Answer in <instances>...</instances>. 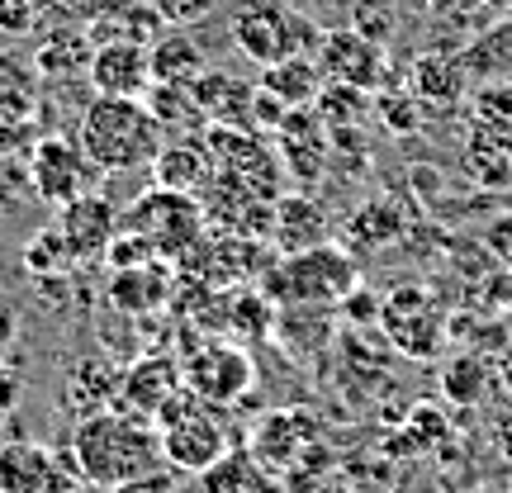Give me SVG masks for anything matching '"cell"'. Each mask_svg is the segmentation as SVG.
I'll return each mask as SVG.
<instances>
[{
  "instance_id": "6da1fadb",
  "label": "cell",
  "mask_w": 512,
  "mask_h": 493,
  "mask_svg": "<svg viewBox=\"0 0 512 493\" xmlns=\"http://www.w3.org/2000/svg\"><path fill=\"white\" fill-rule=\"evenodd\" d=\"M72 465L91 489H124L133 479L162 470V432L152 418H138L128 408H100L72 427Z\"/></svg>"
},
{
  "instance_id": "7a4b0ae2",
  "label": "cell",
  "mask_w": 512,
  "mask_h": 493,
  "mask_svg": "<svg viewBox=\"0 0 512 493\" xmlns=\"http://www.w3.org/2000/svg\"><path fill=\"white\" fill-rule=\"evenodd\" d=\"M76 143H81V152L91 157V166L100 176H133V171H152L166 133L152 119L147 100L95 95L91 105L81 110Z\"/></svg>"
},
{
  "instance_id": "3957f363",
  "label": "cell",
  "mask_w": 512,
  "mask_h": 493,
  "mask_svg": "<svg viewBox=\"0 0 512 493\" xmlns=\"http://www.w3.org/2000/svg\"><path fill=\"white\" fill-rule=\"evenodd\" d=\"M361 285V271L342 247H309V252L280 256V266L266 275V294L280 309H337Z\"/></svg>"
},
{
  "instance_id": "277c9868",
  "label": "cell",
  "mask_w": 512,
  "mask_h": 493,
  "mask_svg": "<svg viewBox=\"0 0 512 493\" xmlns=\"http://www.w3.org/2000/svg\"><path fill=\"white\" fill-rule=\"evenodd\" d=\"M228 29H233V48L247 62H256V72L285 57L318 53L323 43V29L313 24V15L294 10L290 0H242Z\"/></svg>"
},
{
  "instance_id": "5b68a950",
  "label": "cell",
  "mask_w": 512,
  "mask_h": 493,
  "mask_svg": "<svg viewBox=\"0 0 512 493\" xmlns=\"http://www.w3.org/2000/svg\"><path fill=\"white\" fill-rule=\"evenodd\" d=\"M119 228L147 238L162 261H185V256L204 242L209 214H204L200 195H181V190L152 185V190H143V195L119 214Z\"/></svg>"
},
{
  "instance_id": "8992f818",
  "label": "cell",
  "mask_w": 512,
  "mask_h": 493,
  "mask_svg": "<svg viewBox=\"0 0 512 493\" xmlns=\"http://www.w3.org/2000/svg\"><path fill=\"white\" fill-rule=\"evenodd\" d=\"M157 432H162V456L171 470L185 475H204L209 465H219L228 456V432H223L219 413L200 403L190 389H181L176 399L157 413Z\"/></svg>"
},
{
  "instance_id": "52a82bcc",
  "label": "cell",
  "mask_w": 512,
  "mask_h": 493,
  "mask_svg": "<svg viewBox=\"0 0 512 493\" xmlns=\"http://www.w3.org/2000/svg\"><path fill=\"white\" fill-rule=\"evenodd\" d=\"M204 143L214 157V181L233 185L252 200L275 204L280 200V157H275L266 138L256 128H228V124H209L204 128Z\"/></svg>"
},
{
  "instance_id": "ba28073f",
  "label": "cell",
  "mask_w": 512,
  "mask_h": 493,
  "mask_svg": "<svg viewBox=\"0 0 512 493\" xmlns=\"http://www.w3.org/2000/svg\"><path fill=\"white\" fill-rule=\"evenodd\" d=\"M380 332L399 356L432 361V356H441V342L451 337V323L427 285H399L380 299Z\"/></svg>"
},
{
  "instance_id": "9c48e42d",
  "label": "cell",
  "mask_w": 512,
  "mask_h": 493,
  "mask_svg": "<svg viewBox=\"0 0 512 493\" xmlns=\"http://www.w3.org/2000/svg\"><path fill=\"white\" fill-rule=\"evenodd\" d=\"M24 171H29V190H34L43 204H72L76 195H86L91 190V176H100L91 166V157L81 152V143L72 138H62V133H43L29 143L24 152Z\"/></svg>"
},
{
  "instance_id": "30bf717a",
  "label": "cell",
  "mask_w": 512,
  "mask_h": 493,
  "mask_svg": "<svg viewBox=\"0 0 512 493\" xmlns=\"http://www.w3.org/2000/svg\"><path fill=\"white\" fill-rule=\"evenodd\" d=\"M181 375H185V389L200 403L233 408L252 389L256 366H252V356L242 347H233V342H204V347H195L181 361Z\"/></svg>"
},
{
  "instance_id": "8fae6325",
  "label": "cell",
  "mask_w": 512,
  "mask_h": 493,
  "mask_svg": "<svg viewBox=\"0 0 512 493\" xmlns=\"http://www.w3.org/2000/svg\"><path fill=\"white\" fill-rule=\"evenodd\" d=\"M313 57H318L323 76L337 81V86H351V91H366V95L389 86V53H384V43L366 38L351 24L347 29H328Z\"/></svg>"
},
{
  "instance_id": "7c38bea8",
  "label": "cell",
  "mask_w": 512,
  "mask_h": 493,
  "mask_svg": "<svg viewBox=\"0 0 512 493\" xmlns=\"http://www.w3.org/2000/svg\"><path fill=\"white\" fill-rule=\"evenodd\" d=\"M275 143H280V166L290 171L299 190H313L323 181L328 171V152H332V138H328V124L318 119V110H290L285 124L275 128Z\"/></svg>"
},
{
  "instance_id": "4fadbf2b",
  "label": "cell",
  "mask_w": 512,
  "mask_h": 493,
  "mask_svg": "<svg viewBox=\"0 0 512 493\" xmlns=\"http://www.w3.org/2000/svg\"><path fill=\"white\" fill-rule=\"evenodd\" d=\"M181 389H185L181 361L166 356V351H147V356H138L133 366H124V380H119V408L157 422V413H162Z\"/></svg>"
},
{
  "instance_id": "5bb4252c",
  "label": "cell",
  "mask_w": 512,
  "mask_h": 493,
  "mask_svg": "<svg viewBox=\"0 0 512 493\" xmlns=\"http://www.w3.org/2000/svg\"><path fill=\"white\" fill-rule=\"evenodd\" d=\"M53 223L62 228L67 247H72V252L81 256V266H86V261H100L105 247L114 242V233H119V209L110 204V195L86 190V195H76L72 204H62Z\"/></svg>"
},
{
  "instance_id": "9a60e30c",
  "label": "cell",
  "mask_w": 512,
  "mask_h": 493,
  "mask_svg": "<svg viewBox=\"0 0 512 493\" xmlns=\"http://www.w3.org/2000/svg\"><path fill=\"white\" fill-rule=\"evenodd\" d=\"M95 95H128V100H143L152 86V57L147 43H100L91 53L86 67Z\"/></svg>"
},
{
  "instance_id": "2e32d148",
  "label": "cell",
  "mask_w": 512,
  "mask_h": 493,
  "mask_svg": "<svg viewBox=\"0 0 512 493\" xmlns=\"http://www.w3.org/2000/svg\"><path fill=\"white\" fill-rule=\"evenodd\" d=\"M271 242L280 256L309 252V247H323L332 242V219L328 209L313 200L309 190H294V195H280L271 214Z\"/></svg>"
},
{
  "instance_id": "e0dca14e",
  "label": "cell",
  "mask_w": 512,
  "mask_h": 493,
  "mask_svg": "<svg viewBox=\"0 0 512 493\" xmlns=\"http://www.w3.org/2000/svg\"><path fill=\"white\" fill-rule=\"evenodd\" d=\"M119 380H124V370L110 356H76L67 366V380H62V399L72 408V418H91L100 408H114Z\"/></svg>"
},
{
  "instance_id": "ac0fdd59",
  "label": "cell",
  "mask_w": 512,
  "mask_h": 493,
  "mask_svg": "<svg viewBox=\"0 0 512 493\" xmlns=\"http://www.w3.org/2000/svg\"><path fill=\"white\" fill-rule=\"evenodd\" d=\"M214 181V157L204 138H171L162 143L157 162H152V185L162 190H181V195H204Z\"/></svg>"
},
{
  "instance_id": "d6986e66",
  "label": "cell",
  "mask_w": 512,
  "mask_h": 493,
  "mask_svg": "<svg viewBox=\"0 0 512 493\" xmlns=\"http://www.w3.org/2000/svg\"><path fill=\"white\" fill-rule=\"evenodd\" d=\"M195 105H200L204 124H228V128H252L256 105V81H238L233 72H204L195 86Z\"/></svg>"
},
{
  "instance_id": "ffe728a7",
  "label": "cell",
  "mask_w": 512,
  "mask_h": 493,
  "mask_svg": "<svg viewBox=\"0 0 512 493\" xmlns=\"http://www.w3.org/2000/svg\"><path fill=\"white\" fill-rule=\"evenodd\" d=\"M256 86L266 95H275L285 110H309L313 100H318V91L328 86V76H323V67H318L313 53H299V57H285V62L261 67Z\"/></svg>"
},
{
  "instance_id": "44dd1931",
  "label": "cell",
  "mask_w": 512,
  "mask_h": 493,
  "mask_svg": "<svg viewBox=\"0 0 512 493\" xmlns=\"http://www.w3.org/2000/svg\"><path fill=\"white\" fill-rule=\"evenodd\" d=\"M171 285L176 275L166 261H147V266H128V271L110 275V304L124 313H157L171 299Z\"/></svg>"
},
{
  "instance_id": "7402d4cb",
  "label": "cell",
  "mask_w": 512,
  "mask_h": 493,
  "mask_svg": "<svg viewBox=\"0 0 512 493\" xmlns=\"http://www.w3.org/2000/svg\"><path fill=\"white\" fill-rule=\"evenodd\" d=\"M86 34H91L95 48H100V43H147V48H152V43L166 34V24L157 19L152 5L110 0V10H100V15L86 24Z\"/></svg>"
},
{
  "instance_id": "603a6c76",
  "label": "cell",
  "mask_w": 512,
  "mask_h": 493,
  "mask_svg": "<svg viewBox=\"0 0 512 493\" xmlns=\"http://www.w3.org/2000/svg\"><path fill=\"white\" fill-rule=\"evenodd\" d=\"M465 62L460 53H422L413 62V81H408V91L418 95L427 110H437V105H460L465 100Z\"/></svg>"
},
{
  "instance_id": "cb8c5ba5",
  "label": "cell",
  "mask_w": 512,
  "mask_h": 493,
  "mask_svg": "<svg viewBox=\"0 0 512 493\" xmlns=\"http://www.w3.org/2000/svg\"><path fill=\"white\" fill-rule=\"evenodd\" d=\"M152 81H162V86H195L204 72H209V57L195 38L185 34V29H166L152 48Z\"/></svg>"
},
{
  "instance_id": "d4e9b609",
  "label": "cell",
  "mask_w": 512,
  "mask_h": 493,
  "mask_svg": "<svg viewBox=\"0 0 512 493\" xmlns=\"http://www.w3.org/2000/svg\"><path fill=\"white\" fill-rule=\"evenodd\" d=\"M57 465H62V456H53L38 441H24V437L5 441L0 446V493H34Z\"/></svg>"
},
{
  "instance_id": "484cf974",
  "label": "cell",
  "mask_w": 512,
  "mask_h": 493,
  "mask_svg": "<svg viewBox=\"0 0 512 493\" xmlns=\"http://www.w3.org/2000/svg\"><path fill=\"white\" fill-rule=\"evenodd\" d=\"M403 209L389 195H375V200H366L356 214L347 219V242L356 247V252H380V247H389V242L403 238Z\"/></svg>"
},
{
  "instance_id": "4316f807",
  "label": "cell",
  "mask_w": 512,
  "mask_h": 493,
  "mask_svg": "<svg viewBox=\"0 0 512 493\" xmlns=\"http://www.w3.org/2000/svg\"><path fill=\"white\" fill-rule=\"evenodd\" d=\"M91 53H95V43H91V34H86V29H57V34H48L43 43H38L34 72L48 76V81L86 76V67H91Z\"/></svg>"
},
{
  "instance_id": "83f0119b",
  "label": "cell",
  "mask_w": 512,
  "mask_h": 493,
  "mask_svg": "<svg viewBox=\"0 0 512 493\" xmlns=\"http://www.w3.org/2000/svg\"><path fill=\"white\" fill-rule=\"evenodd\" d=\"M460 62L470 76H484V81H508L512 76V19H503L498 29L479 34L470 48H460Z\"/></svg>"
},
{
  "instance_id": "f1b7e54d",
  "label": "cell",
  "mask_w": 512,
  "mask_h": 493,
  "mask_svg": "<svg viewBox=\"0 0 512 493\" xmlns=\"http://www.w3.org/2000/svg\"><path fill=\"white\" fill-rule=\"evenodd\" d=\"M24 266H29V275L34 280H57V275H72L76 266H81V256L67 247V238H62V228L57 223H48L43 233H34V242L24 247Z\"/></svg>"
},
{
  "instance_id": "f546056e",
  "label": "cell",
  "mask_w": 512,
  "mask_h": 493,
  "mask_svg": "<svg viewBox=\"0 0 512 493\" xmlns=\"http://www.w3.org/2000/svg\"><path fill=\"white\" fill-rule=\"evenodd\" d=\"M441 394L451 403H484V394H489V361L484 356H475V351H460V356H451L446 361V370H441Z\"/></svg>"
},
{
  "instance_id": "4dcf8cb0",
  "label": "cell",
  "mask_w": 512,
  "mask_h": 493,
  "mask_svg": "<svg viewBox=\"0 0 512 493\" xmlns=\"http://www.w3.org/2000/svg\"><path fill=\"white\" fill-rule=\"evenodd\" d=\"M143 100H147V110H152V119L162 124V133L204 124V114H200V105H195V91H190V86H162V81H152Z\"/></svg>"
},
{
  "instance_id": "1f68e13d",
  "label": "cell",
  "mask_w": 512,
  "mask_h": 493,
  "mask_svg": "<svg viewBox=\"0 0 512 493\" xmlns=\"http://www.w3.org/2000/svg\"><path fill=\"white\" fill-rule=\"evenodd\" d=\"M370 110L380 114V124L389 128V133L408 138V133H418V128H422V114H427V105H422L413 91H375Z\"/></svg>"
},
{
  "instance_id": "d6a6232c",
  "label": "cell",
  "mask_w": 512,
  "mask_h": 493,
  "mask_svg": "<svg viewBox=\"0 0 512 493\" xmlns=\"http://www.w3.org/2000/svg\"><path fill=\"white\" fill-rule=\"evenodd\" d=\"M34 72H24L15 57H0V114H24L34 110Z\"/></svg>"
},
{
  "instance_id": "836d02e7",
  "label": "cell",
  "mask_w": 512,
  "mask_h": 493,
  "mask_svg": "<svg viewBox=\"0 0 512 493\" xmlns=\"http://www.w3.org/2000/svg\"><path fill=\"white\" fill-rule=\"evenodd\" d=\"M152 10L166 29H195L219 10V0H152Z\"/></svg>"
},
{
  "instance_id": "e575fe53",
  "label": "cell",
  "mask_w": 512,
  "mask_h": 493,
  "mask_svg": "<svg viewBox=\"0 0 512 493\" xmlns=\"http://www.w3.org/2000/svg\"><path fill=\"white\" fill-rule=\"evenodd\" d=\"M479 309H489V313H512V266H494V271L479 280Z\"/></svg>"
},
{
  "instance_id": "d590c367",
  "label": "cell",
  "mask_w": 512,
  "mask_h": 493,
  "mask_svg": "<svg viewBox=\"0 0 512 493\" xmlns=\"http://www.w3.org/2000/svg\"><path fill=\"white\" fill-rule=\"evenodd\" d=\"M479 247L489 252V261H494V266H512V209H503V214H494V219L484 223Z\"/></svg>"
},
{
  "instance_id": "8d00e7d4",
  "label": "cell",
  "mask_w": 512,
  "mask_h": 493,
  "mask_svg": "<svg viewBox=\"0 0 512 493\" xmlns=\"http://www.w3.org/2000/svg\"><path fill=\"white\" fill-rule=\"evenodd\" d=\"M43 19V0H0V29L5 34H34Z\"/></svg>"
},
{
  "instance_id": "74e56055",
  "label": "cell",
  "mask_w": 512,
  "mask_h": 493,
  "mask_svg": "<svg viewBox=\"0 0 512 493\" xmlns=\"http://www.w3.org/2000/svg\"><path fill=\"white\" fill-rule=\"evenodd\" d=\"M351 29H361L366 38L384 43V38L394 34V15H389V10H380L375 0H356V10H351Z\"/></svg>"
},
{
  "instance_id": "f35d334b",
  "label": "cell",
  "mask_w": 512,
  "mask_h": 493,
  "mask_svg": "<svg viewBox=\"0 0 512 493\" xmlns=\"http://www.w3.org/2000/svg\"><path fill=\"white\" fill-rule=\"evenodd\" d=\"M86 489H91V484H86V479L76 475V465H72V460H62V465H57L53 475L43 479V484H38L34 493H86Z\"/></svg>"
},
{
  "instance_id": "ab89813d",
  "label": "cell",
  "mask_w": 512,
  "mask_h": 493,
  "mask_svg": "<svg viewBox=\"0 0 512 493\" xmlns=\"http://www.w3.org/2000/svg\"><path fill=\"white\" fill-rule=\"evenodd\" d=\"M337 309L347 313V318H356V323H380V299H375V294H366L361 285H356V290H351Z\"/></svg>"
},
{
  "instance_id": "60d3db41",
  "label": "cell",
  "mask_w": 512,
  "mask_h": 493,
  "mask_svg": "<svg viewBox=\"0 0 512 493\" xmlns=\"http://www.w3.org/2000/svg\"><path fill=\"white\" fill-rule=\"evenodd\" d=\"M418 5H422V10H427V15L451 19V24H465V15L475 10L479 0H418ZM479 10H484V5H479Z\"/></svg>"
},
{
  "instance_id": "b9f144b4",
  "label": "cell",
  "mask_w": 512,
  "mask_h": 493,
  "mask_svg": "<svg viewBox=\"0 0 512 493\" xmlns=\"http://www.w3.org/2000/svg\"><path fill=\"white\" fill-rule=\"evenodd\" d=\"M19 399H24V380L0 361V418H10V413L19 408Z\"/></svg>"
},
{
  "instance_id": "7bdbcfd3",
  "label": "cell",
  "mask_w": 512,
  "mask_h": 493,
  "mask_svg": "<svg viewBox=\"0 0 512 493\" xmlns=\"http://www.w3.org/2000/svg\"><path fill=\"white\" fill-rule=\"evenodd\" d=\"M114 493H176V479L166 475V470H152V475L133 479V484H124V489H114Z\"/></svg>"
},
{
  "instance_id": "ee69618b",
  "label": "cell",
  "mask_w": 512,
  "mask_h": 493,
  "mask_svg": "<svg viewBox=\"0 0 512 493\" xmlns=\"http://www.w3.org/2000/svg\"><path fill=\"white\" fill-rule=\"evenodd\" d=\"M19 337V313H15V304H5L0 299V361L10 356V342Z\"/></svg>"
},
{
  "instance_id": "f6af8a7d",
  "label": "cell",
  "mask_w": 512,
  "mask_h": 493,
  "mask_svg": "<svg viewBox=\"0 0 512 493\" xmlns=\"http://www.w3.org/2000/svg\"><path fill=\"white\" fill-rule=\"evenodd\" d=\"M498 380H503V389L512 394V342L503 347V356H498Z\"/></svg>"
},
{
  "instance_id": "bcb514c9",
  "label": "cell",
  "mask_w": 512,
  "mask_h": 493,
  "mask_svg": "<svg viewBox=\"0 0 512 493\" xmlns=\"http://www.w3.org/2000/svg\"><path fill=\"white\" fill-rule=\"evenodd\" d=\"M294 10H304V15H313V10H323V5H332V0H290Z\"/></svg>"
},
{
  "instance_id": "7dc6e473",
  "label": "cell",
  "mask_w": 512,
  "mask_h": 493,
  "mask_svg": "<svg viewBox=\"0 0 512 493\" xmlns=\"http://www.w3.org/2000/svg\"><path fill=\"white\" fill-rule=\"evenodd\" d=\"M484 10H494V15H512V0H479Z\"/></svg>"
},
{
  "instance_id": "c3c4849f",
  "label": "cell",
  "mask_w": 512,
  "mask_h": 493,
  "mask_svg": "<svg viewBox=\"0 0 512 493\" xmlns=\"http://www.w3.org/2000/svg\"><path fill=\"white\" fill-rule=\"evenodd\" d=\"M133 5H152V0H133Z\"/></svg>"
}]
</instances>
